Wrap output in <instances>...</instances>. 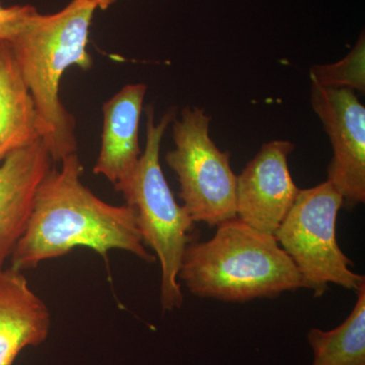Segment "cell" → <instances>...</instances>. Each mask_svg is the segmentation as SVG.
I'll return each instance as SVG.
<instances>
[{"label":"cell","instance_id":"cell-1","mask_svg":"<svg viewBox=\"0 0 365 365\" xmlns=\"http://www.w3.org/2000/svg\"><path fill=\"white\" fill-rule=\"evenodd\" d=\"M60 165L41 182L25 234L9 258L11 267L31 270L78 247L93 250L107 263L115 249L153 263L155 257L144 246L132 208L105 202L81 182L78 153Z\"/></svg>","mask_w":365,"mask_h":365},{"label":"cell","instance_id":"cell-2","mask_svg":"<svg viewBox=\"0 0 365 365\" xmlns=\"http://www.w3.org/2000/svg\"><path fill=\"white\" fill-rule=\"evenodd\" d=\"M96 9L91 0H71L56 14L36 11L9 42L44 128L43 141L54 163L78 153L76 119L61 102L60 83L69 67L83 71L93 67L86 47Z\"/></svg>","mask_w":365,"mask_h":365},{"label":"cell","instance_id":"cell-3","mask_svg":"<svg viewBox=\"0 0 365 365\" xmlns=\"http://www.w3.org/2000/svg\"><path fill=\"white\" fill-rule=\"evenodd\" d=\"M178 278L196 297L227 302L275 299L304 288L299 270L275 237L237 218L216 227L209 241L190 242Z\"/></svg>","mask_w":365,"mask_h":365},{"label":"cell","instance_id":"cell-4","mask_svg":"<svg viewBox=\"0 0 365 365\" xmlns=\"http://www.w3.org/2000/svg\"><path fill=\"white\" fill-rule=\"evenodd\" d=\"M146 143L133 174L115 187L135 215L144 246H148L162 269L160 304L163 311L181 309L184 295L179 283L182 255L194 242L195 222L175 200L160 162V144L176 110L170 109L155 123L153 106L146 108Z\"/></svg>","mask_w":365,"mask_h":365},{"label":"cell","instance_id":"cell-5","mask_svg":"<svg viewBox=\"0 0 365 365\" xmlns=\"http://www.w3.org/2000/svg\"><path fill=\"white\" fill-rule=\"evenodd\" d=\"M342 207V196L328 181L300 190L274 235L314 297L325 294L331 283L355 292L365 285L364 276L351 270V260L338 244L336 230Z\"/></svg>","mask_w":365,"mask_h":365},{"label":"cell","instance_id":"cell-6","mask_svg":"<svg viewBox=\"0 0 365 365\" xmlns=\"http://www.w3.org/2000/svg\"><path fill=\"white\" fill-rule=\"evenodd\" d=\"M210 120L200 108H185L181 119H174L176 148L165 162L176 174L179 197L193 222L216 227L237 218V176L230 153L218 150L209 136Z\"/></svg>","mask_w":365,"mask_h":365},{"label":"cell","instance_id":"cell-7","mask_svg":"<svg viewBox=\"0 0 365 365\" xmlns=\"http://www.w3.org/2000/svg\"><path fill=\"white\" fill-rule=\"evenodd\" d=\"M312 107L330 138L333 158L327 181L352 210L365 202V108L349 88L312 83Z\"/></svg>","mask_w":365,"mask_h":365},{"label":"cell","instance_id":"cell-8","mask_svg":"<svg viewBox=\"0 0 365 365\" xmlns=\"http://www.w3.org/2000/svg\"><path fill=\"white\" fill-rule=\"evenodd\" d=\"M294 143L273 140L263 144L237 177V218L250 227L275 235L297 200V188L288 169Z\"/></svg>","mask_w":365,"mask_h":365},{"label":"cell","instance_id":"cell-9","mask_svg":"<svg viewBox=\"0 0 365 365\" xmlns=\"http://www.w3.org/2000/svg\"><path fill=\"white\" fill-rule=\"evenodd\" d=\"M54 163L42 139L0 163V271L25 234L38 189Z\"/></svg>","mask_w":365,"mask_h":365},{"label":"cell","instance_id":"cell-10","mask_svg":"<svg viewBox=\"0 0 365 365\" xmlns=\"http://www.w3.org/2000/svg\"><path fill=\"white\" fill-rule=\"evenodd\" d=\"M51 314L21 271H0V365H14L26 347L43 344Z\"/></svg>","mask_w":365,"mask_h":365},{"label":"cell","instance_id":"cell-11","mask_svg":"<svg viewBox=\"0 0 365 365\" xmlns=\"http://www.w3.org/2000/svg\"><path fill=\"white\" fill-rule=\"evenodd\" d=\"M146 88L143 83L125 86L103 107L102 145L93 173L114 187L133 174L143 153L138 130Z\"/></svg>","mask_w":365,"mask_h":365},{"label":"cell","instance_id":"cell-12","mask_svg":"<svg viewBox=\"0 0 365 365\" xmlns=\"http://www.w3.org/2000/svg\"><path fill=\"white\" fill-rule=\"evenodd\" d=\"M44 136L13 49L7 41L0 40V163Z\"/></svg>","mask_w":365,"mask_h":365},{"label":"cell","instance_id":"cell-13","mask_svg":"<svg viewBox=\"0 0 365 365\" xmlns=\"http://www.w3.org/2000/svg\"><path fill=\"white\" fill-rule=\"evenodd\" d=\"M356 294V304L340 326L307 333L313 365H365V285Z\"/></svg>","mask_w":365,"mask_h":365},{"label":"cell","instance_id":"cell-14","mask_svg":"<svg viewBox=\"0 0 365 365\" xmlns=\"http://www.w3.org/2000/svg\"><path fill=\"white\" fill-rule=\"evenodd\" d=\"M312 83L325 88H349L364 91L365 88V40L360 35L351 52L334 64L314 66L309 72Z\"/></svg>","mask_w":365,"mask_h":365},{"label":"cell","instance_id":"cell-15","mask_svg":"<svg viewBox=\"0 0 365 365\" xmlns=\"http://www.w3.org/2000/svg\"><path fill=\"white\" fill-rule=\"evenodd\" d=\"M36 11L32 6H4L0 4V40H13L26 19Z\"/></svg>","mask_w":365,"mask_h":365},{"label":"cell","instance_id":"cell-16","mask_svg":"<svg viewBox=\"0 0 365 365\" xmlns=\"http://www.w3.org/2000/svg\"><path fill=\"white\" fill-rule=\"evenodd\" d=\"M95 4L97 9H109L110 6H112L113 4L117 1V0H91Z\"/></svg>","mask_w":365,"mask_h":365}]
</instances>
